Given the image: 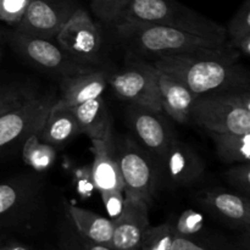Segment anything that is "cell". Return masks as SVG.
<instances>
[{
    "label": "cell",
    "instance_id": "cell-1",
    "mask_svg": "<svg viewBox=\"0 0 250 250\" xmlns=\"http://www.w3.org/2000/svg\"><path fill=\"white\" fill-rule=\"evenodd\" d=\"M239 54L232 45L153 60L159 71L182 83L193 94L249 90V72L237 62Z\"/></svg>",
    "mask_w": 250,
    "mask_h": 250
},
{
    "label": "cell",
    "instance_id": "cell-2",
    "mask_svg": "<svg viewBox=\"0 0 250 250\" xmlns=\"http://www.w3.org/2000/svg\"><path fill=\"white\" fill-rule=\"evenodd\" d=\"M119 36L132 48L153 60L164 56L214 50L229 45L227 42L204 38L172 27L136 22H117Z\"/></svg>",
    "mask_w": 250,
    "mask_h": 250
},
{
    "label": "cell",
    "instance_id": "cell-3",
    "mask_svg": "<svg viewBox=\"0 0 250 250\" xmlns=\"http://www.w3.org/2000/svg\"><path fill=\"white\" fill-rule=\"evenodd\" d=\"M119 22L172 27L204 38L226 41V29L176 0H129Z\"/></svg>",
    "mask_w": 250,
    "mask_h": 250
},
{
    "label": "cell",
    "instance_id": "cell-4",
    "mask_svg": "<svg viewBox=\"0 0 250 250\" xmlns=\"http://www.w3.org/2000/svg\"><path fill=\"white\" fill-rule=\"evenodd\" d=\"M190 117L209 132H250L249 90L198 95Z\"/></svg>",
    "mask_w": 250,
    "mask_h": 250
},
{
    "label": "cell",
    "instance_id": "cell-5",
    "mask_svg": "<svg viewBox=\"0 0 250 250\" xmlns=\"http://www.w3.org/2000/svg\"><path fill=\"white\" fill-rule=\"evenodd\" d=\"M9 39L12 48L22 59L41 70L63 77L98 70L94 63L71 55L59 44L53 43L51 39L39 38L17 31L12 32Z\"/></svg>",
    "mask_w": 250,
    "mask_h": 250
},
{
    "label": "cell",
    "instance_id": "cell-6",
    "mask_svg": "<svg viewBox=\"0 0 250 250\" xmlns=\"http://www.w3.org/2000/svg\"><path fill=\"white\" fill-rule=\"evenodd\" d=\"M159 71L151 63L139 61L107 77L117 97L131 104L163 114L159 90Z\"/></svg>",
    "mask_w": 250,
    "mask_h": 250
},
{
    "label": "cell",
    "instance_id": "cell-7",
    "mask_svg": "<svg viewBox=\"0 0 250 250\" xmlns=\"http://www.w3.org/2000/svg\"><path fill=\"white\" fill-rule=\"evenodd\" d=\"M41 189L42 181L36 175L0 183V231L17 229L33 217Z\"/></svg>",
    "mask_w": 250,
    "mask_h": 250
},
{
    "label": "cell",
    "instance_id": "cell-8",
    "mask_svg": "<svg viewBox=\"0 0 250 250\" xmlns=\"http://www.w3.org/2000/svg\"><path fill=\"white\" fill-rule=\"evenodd\" d=\"M116 154L125 197L150 205L156 183V171L149 156L129 139L122 142Z\"/></svg>",
    "mask_w": 250,
    "mask_h": 250
},
{
    "label": "cell",
    "instance_id": "cell-9",
    "mask_svg": "<svg viewBox=\"0 0 250 250\" xmlns=\"http://www.w3.org/2000/svg\"><path fill=\"white\" fill-rule=\"evenodd\" d=\"M55 100L54 95H36L17 109L0 116V150L21 139L26 141L32 134H41Z\"/></svg>",
    "mask_w": 250,
    "mask_h": 250
},
{
    "label": "cell",
    "instance_id": "cell-10",
    "mask_svg": "<svg viewBox=\"0 0 250 250\" xmlns=\"http://www.w3.org/2000/svg\"><path fill=\"white\" fill-rule=\"evenodd\" d=\"M77 7L71 0H29L15 31L39 38L53 39Z\"/></svg>",
    "mask_w": 250,
    "mask_h": 250
},
{
    "label": "cell",
    "instance_id": "cell-11",
    "mask_svg": "<svg viewBox=\"0 0 250 250\" xmlns=\"http://www.w3.org/2000/svg\"><path fill=\"white\" fill-rule=\"evenodd\" d=\"M58 44L71 55L94 63L102 46V34L85 10L77 7L65 22L58 36Z\"/></svg>",
    "mask_w": 250,
    "mask_h": 250
},
{
    "label": "cell",
    "instance_id": "cell-12",
    "mask_svg": "<svg viewBox=\"0 0 250 250\" xmlns=\"http://www.w3.org/2000/svg\"><path fill=\"white\" fill-rule=\"evenodd\" d=\"M161 173L164 181L172 187H189L203 177L205 164L197 151L183 142L171 139L163 155Z\"/></svg>",
    "mask_w": 250,
    "mask_h": 250
},
{
    "label": "cell",
    "instance_id": "cell-13",
    "mask_svg": "<svg viewBox=\"0 0 250 250\" xmlns=\"http://www.w3.org/2000/svg\"><path fill=\"white\" fill-rule=\"evenodd\" d=\"M149 205L133 198L125 197L124 210L114 220L110 248L114 250H139L149 225Z\"/></svg>",
    "mask_w": 250,
    "mask_h": 250
},
{
    "label": "cell",
    "instance_id": "cell-14",
    "mask_svg": "<svg viewBox=\"0 0 250 250\" xmlns=\"http://www.w3.org/2000/svg\"><path fill=\"white\" fill-rule=\"evenodd\" d=\"M200 200L220 220L233 229H244L248 233L250 227L249 198L221 188H212L204 190Z\"/></svg>",
    "mask_w": 250,
    "mask_h": 250
},
{
    "label": "cell",
    "instance_id": "cell-15",
    "mask_svg": "<svg viewBox=\"0 0 250 250\" xmlns=\"http://www.w3.org/2000/svg\"><path fill=\"white\" fill-rule=\"evenodd\" d=\"M107 87V75L103 70L63 77L60 83V97L54 104L60 107H75L94 98L102 97Z\"/></svg>",
    "mask_w": 250,
    "mask_h": 250
},
{
    "label": "cell",
    "instance_id": "cell-16",
    "mask_svg": "<svg viewBox=\"0 0 250 250\" xmlns=\"http://www.w3.org/2000/svg\"><path fill=\"white\" fill-rule=\"evenodd\" d=\"M92 153L93 164L90 176L95 189L99 193L106 190H124L114 138L106 141L93 139Z\"/></svg>",
    "mask_w": 250,
    "mask_h": 250
},
{
    "label": "cell",
    "instance_id": "cell-17",
    "mask_svg": "<svg viewBox=\"0 0 250 250\" xmlns=\"http://www.w3.org/2000/svg\"><path fill=\"white\" fill-rule=\"evenodd\" d=\"M128 117L134 134L141 143L158 156L163 155L173 137L160 114L132 104Z\"/></svg>",
    "mask_w": 250,
    "mask_h": 250
},
{
    "label": "cell",
    "instance_id": "cell-18",
    "mask_svg": "<svg viewBox=\"0 0 250 250\" xmlns=\"http://www.w3.org/2000/svg\"><path fill=\"white\" fill-rule=\"evenodd\" d=\"M77 120L81 134H85L93 139H112L111 119L107 112L104 98L98 97L82 103L75 107H70Z\"/></svg>",
    "mask_w": 250,
    "mask_h": 250
},
{
    "label": "cell",
    "instance_id": "cell-19",
    "mask_svg": "<svg viewBox=\"0 0 250 250\" xmlns=\"http://www.w3.org/2000/svg\"><path fill=\"white\" fill-rule=\"evenodd\" d=\"M159 90L163 111L178 124H186L190 117V110L197 95L182 83L163 72L159 73Z\"/></svg>",
    "mask_w": 250,
    "mask_h": 250
},
{
    "label": "cell",
    "instance_id": "cell-20",
    "mask_svg": "<svg viewBox=\"0 0 250 250\" xmlns=\"http://www.w3.org/2000/svg\"><path fill=\"white\" fill-rule=\"evenodd\" d=\"M81 134L77 120L70 107L51 106L39 138L51 146H62Z\"/></svg>",
    "mask_w": 250,
    "mask_h": 250
},
{
    "label": "cell",
    "instance_id": "cell-21",
    "mask_svg": "<svg viewBox=\"0 0 250 250\" xmlns=\"http://www.w3.org/2000/svg\"><path fill=\"white\" fill-rule=\"evenodd\" d=\"M67 212L81 236L94 243L103 246H111L114 222L112 220L103 217L95 212L76 207L75 204L67 205Z\"/></svg>",
    "mask_w": 250,
    "mask_h": 250
},
{
    "label": "cell",
    "instance_id": "cell-22",
    "mask_svg": "<svg viewBox=\"0 0 250 250\" xmlns=\"http://www.w3.org/2000/svg\"><path fill=\"white\" fill-rule=\"evenodd\" d=\"M216 153L227 164L248 163L250 159V132L246 133H217L209 132Z\"/></svg>",
    "mask_w": 250,
    "mask_h": 250
},
{
    "label": "cell",
    "instance_id": "cell-23",
    "mask_svg": "<svg viewBox=\"0 0 250 250\" xmlns=\"http://www.w3.org/2000/svg\"><path fill=\"white\" fill-rule=\"evenodd\" d=\"M22 159L24 164L36 172H44L51 167L55 161V149L50 144L41 141L39 134H32L24 141Z\"/></svg>",
    "mask_w": 250,
    "mask_h": 250
},
{
    "label": "cell",
    "instance_id": "cell-24",
    "mask_svg": "<svg viewBox=\"0 0 250 250\" xmlns=\"http://www.w3.org/2000/svg\"><path fill=\"white\" fill-rule=\"evenodd\" d=\"M231 45L244 58L250 55V0H246L227 27Z\"/></svg>",
    "mask_w": 250,
    "mask_h": 250
},
{
    "label": "cell",
    "instance_id": "cell-25",
    "mask_svg": "<svg viewBox=\"0 0 250 250\" xmlns=\"http://www.w3.org/2000/svg\"><path fill=\"white\" fill-rule=\"evenodd\" d=\"M175 239L172 225L170 222L149 226L146 231L139 250H171Z\"/></svg>",
    "mask_w": 250,
    "mask_h": 250
},
{
    "label": "cell",
    "instance_id": "cell-26",
    "mask_svg": "<svg viewBox=\"0 0 250 250\" xmlns=\"http://www.w3.org/2000/svg\"><path fill=\"white\" fill-rule=\"evenodd\" d=\"M172 225L175 236L183 238H194L200 236L204 229V216L195 210H186Z\"/></svg>",
    "mask_w": 250,
    "mask_h": 250
},
{
    "label": "cell",
    "instance_id": "cell-27",
    "mask_svg": "<svg viewBox=\"0 0 250 250\" xmlns=\"http://www.w3.org/2000/svg\"><path fill=\"white\" fill-rule=\"evenodd\" d=\"M36 95L19 85H0V116L17 109Z\"/></svg>",
    "mask_w": 250,
    "mask_h": 250
},
{
    "label": "cell",
    "instance_id": "cell-28",
    "mask_svg": "<svg viewBox=\"0 0 250 250\" xmlns=\"http://www.w3.org/2000/svg\"><path fill=\"white\" fill-rule=\"evenodd\" d=\"M129 0H90V6L98 19L107 23H117Z\"/></svg>",
    "mask_w": 250,
    "mask_h": 250
},
{
    "label": "cell",
    "instance_id": "cell-29",
    "mask_svg": "<svg viewBox=\"0 0 250 250\" xmlns=\"http://www.w3.org/2000/svg\"><path fill=\"white\" fill-rule=\"evenodd\" d=\"M171 250H237L233 246L226 243L202 238L200 236L194 238H183L175 236Z\"/></svg>",
    "mask_w": 250,
    "mask_h": 250
},
{
    "label": "cell",
    "instance_id": "cell-30",
    "mask_svg": "<svg viewBox=\"0 0 250 250\" xmlns=\"http://www.w3.org/2000/svg\"><path fill=\"white\" fill-rule=\"evenodd\" d=\"M226 178L231 186L243 193L244 197L249 198L250 194V164L242 163L226 172Z\"/></svg>",
    "mask_w": 250,
    "mask_h": 250
},
{
    "label": "cell",
    "instance_id": "cell-31",
    "mask_svg": "<svg viewBox=\"0 0 250 250\" xmlns=\"http://www.w3.org/2000/svg\"><path fill=\"white\" fill-rule=\"evenodd\" d=\"M29 0H0V20L9 24H17L23 16Z\"/></svg>",
    "mask_w": 250,
    "mask_h": 250
},
{
    "label": "cell",
    "instance_id": "cell-32",
    "mask_svg": "<svg viewBox=\"0 0 250 250\" xmlns=\"http://www.w3.org/2000/svg\"><path fill=\"white\" fill-rule=\"evenodd\" d=\"M61 247H62V250H114L110 247L94 243V242L84 238L78 232L66 234V236L63 234Z\"/></svg>",
    "mask_w": 250,
    "mask_h": 250
},
{
    "label": "cell",
    "instance_id": "cell-33",
    "mask_svg": "<svg viewBox=\"0 0 250 250\" xmlns=\"http://www.w3.org/2000/svg\"><path fill=\"white\" fill-rule=\"evenodd\" d=\"M110 220H116L124 210L125 193L124 190H106L100 193Z\"/></svg>",
    "mask_w": 250,
    "mask_h": 250
},
{
    "label": "cell",
    "instance_id": "cell-34",
    "mask_svg": "<svg viewBox=\"0 0 250 250\" xmlns=\"http://www.w3.org/2000/svg\"><path fill=\"white\" fill-rule=\"evenodd\" d=\"M77 189L80 192L81 195H84V197H88L90 194L93 189H95L94 183H93V180H89L88 182L84 181V175L82 173V178L78 180V185H77Z\"/></svg>",
    "mask_w": 250,
    "mask_h": 250
},
{
    "label": "cell",
    "instance_id": "cell-35",
    "mask_svg": "<svg viewBox=\"0 0 250 250\" xmlns=\"http://www.w3.org/2000/svg\"><path fill=\"white\" fill-rule=\"evenodd\" d=\"M0 250H32L27 246L16 243V242H5L0 243Z\"/></svg>",
    "mask_w": 250,
    "mask_h": 250
}]
</instances>
